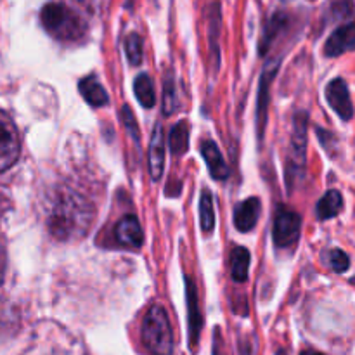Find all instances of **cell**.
Returning a JSON list of instances; mask_svg holds the SVG:
<instances>
[{
	"instance_id": "obj_1",
	"label": "cell",
	"mask_w": 355,
	"mask_h": 355,
	"mask_svg": "<svg viewBox=\"0 0 355 355\" xmlns=\"http://www.w3.org/2000/svg\"><path fill=\"white\" fill-rule=\"evenodd\" d=\"M45 31L55 40L76 42L85 35V23L78 12L61 2H49L40 12Z\"/></svg>"
},
{
	"instance_id": "obj_2",
	"label": "cell",
	"mask_w": 355,
	"mask_h": 355,
	"mask_svg": "<svg viewBox=\"0 0 355 355\" xmlns=\"http://www.w3.org/2000/svg\"><path fill=\"white\" fill-rule=\"evenodd\" d=\"M142 342L153 355H172L173 333L168 314L162 305H153L142 321Z\"/></svg>"
},
{
	"instance_id": "obj_3",
	"label": "cell",
	"mask_w": 355,
	"mask_h": 355,
	"mask_svg": "<svg viewBox=\"0 0 355 355\" xmlns=\"http://www.w3.org/2000/svg\"><path fill=\"white\" fill-rule=\"evenodd\" d=\"M21 153L19 134L9 114L0 110V173L17 162Z\"/></svg>"
},
{
	"instance_id": "obj_4",
	"label": "cell",
	"mask_w": 355,
	"mask_h": 355,
	"mask_svg": "<svg viewBox=\"0 0 355 355\" xmlns=\"http://www.w3.org/2000/svg\"><path fill=\"white\" fill-rule=\"evenodd\" d=\"M302 229V217L297 211L281 208L276 215L274 222V243L277 246H291L300 238Z\"/></svg>"
},
{
	"instance_id": "obj_5",
	"label": "cell",
	"mask_w": 355,
	"mask_h": 355,
	"mask_svg": "<svg viewBox=\"0 0 355 355\" xmlns=\"http://www.w3.org/2000/svg\"><path fill=\"white\" fill-rule=\"evenodd\" d=\"M326 99L342 120L349 121L354 114V104L345 80L335 78L326 89Z\"/></svg>"
},
{
	"instance_id": "obj_6",
	"label": "cell",
	"mask_w": 355,
	"mask_h": 355,
	"mask_svg": "<svg viewBox=\"0 0 355 355\" xmlns=\"http://www.w3.org/2000/svg\"><path fill=\"white\" fill-rule=\"evenodd\" d=\"M80 218V211L76 214V201H68L64 200V203L61 207H58L54 217L51 220L52 232L59 238H68L69 232H73L76 229V220Z\"/></svg>"
},
{
	"instance_id": "obj_7",
	"label": "cell",
	"mask_w": 355,
	"mask_h": 355,
	"mask_svg": "<svg viewBox=\"0 0 355 355\" xmlns=\"http://www.w3.org/2000/svg\"><path fill=\"white\" fill-rule=\"evenodd\" d=\"M114 238L127 248H139L144 241L142 227L134 215H125L114 227Z\"/></svg>"
},
{
	"instance_id": "obj_8",
	"label": "cell",
	"mask_w": 355,
	"mask_h": 355,
	"mask_svg": "<svg viewBox=\"0 0 355 355\" xmlns=\"http://www.w3.org/2000/svg\"><path fill=\"white\" fill-rule=\"evenodd\" d=\"M163 163H165V142H163L162 125H156L149 144V173L153 180H159L163 175Z\"/></svg>"
},
{
	"instance_id": "obj_9",
	"label": "cell",
	"mask_w": 355,
	"mask_h": 355,
	"mask_svg": "<svg viewBox=\"0 0 355 355\" xmlns=\"http://www.w3.org/2000/svg\"><path fill=\"white\" fill-rule=\"evenodd\" d=\"M201 156L207 162L208 170H210L211 177L217 180H225L229 177V166L225 163L224 156H222L220 149L217 148L214 141H203L201 142Z\"/></svg>"
},
{
	"instance_id": "obj_10",
	"label": "cell",
	"mask_w": 355,
	"mask_h": 355,
	"mask_svg": "<svg viewBox=\"0 0 355 355\" xmlns=\"http://www.w3.org/2000/svg\"><path fill=\"white\" fill-rule=\"evenodd\" d=\"M260 215V200L257 198H248L246 201H241L234 211V225L238 231L250 232L255 229L257 220Z\"/></svg>"
},
{
	"instance_id": "obj_11",
	"label": "cell",
	"mask_w": 355,
	"mask_h": 355,
	"mask_svg": "<svg viewBox=\"0 0 355 355\" xmlns=\"http://www.w3.org/2000/svg\"><path fill=\"white\" fill-rule=\"evenodd\" d=\"M354 49V24L347 23L343 26H340L331 37L328 38L324 45L326 55H331V58H336V55L343 54V52H349Z\"/></svg>"
},
{
	"instance_id": "obj_12",
	"label": "cell",
	"mask_w": 355,
	"mask_h": 355,
	"mask_svg": "<svg viewBox=\"0 0 355 355\" xmlns=\"http://www.w3.org/2000/svg\"><path fill=\"white\" fill-rule=\"evenodd\" d=\"M186 290H187V311H189V335H191V345H196L198 336H200L201 324H203V319H201L200 309H198V295L196 288H194L193 281L189 277H186Z\"/></svg>"
},
{
	"instance_id": "obj_13",
	"label": "cell",
	"mask_w": 355,
	"mask_h": 355,
	"mask_svg": "<svg viewBox=\"0 0 355 355\" xmlns=\"http://www.w3.org/2000/svg\"><path fill=\"white\" fill-rule=\"evenodd\" d=\"M80 92H82L83 99L94 107H101V106H106L110 97H107V92L104 90V87L97 82L96 76H87L80 82L78 85Z\"/></svg>"
},
{
	"instance_id": "obj_14",
	"label": "cell",
	"mask_w": 355,
	"mask_h": 355,
	"mask_svg": "<svg viewBox=\"0 0 355 355\" xmlns=\"http://www.w3.org/2000/svg\"><path fill=\"white\" fill-rule=\"evenodd\" d=\"M250 252L243 246H236L231 253V276L236 283H245L248 279Z\"/></svg>"
},
{
	"instance_id": "obj_15",
	"label": "cell",
	"mask_w": 355,
	"mask_h": 355,
	"mask_svg": "<svg viewBox=\"0 0 355 355\" xmlns=\"http://www.w3.org/2000/svg\"><path fill=\"white\" fill-rule=\"evenodd\" d=\"M343 208V198L338 191H328L318 203V217L321 220L336 217Z\"/></svg>"
},
{
	"instance_id": "obj_16",
	"label": "cell",
	"mask_w": 355,
	"mask_h": 355,
	"mask_svg": "<svg viewBox=\"0 0 355 355\" xmlns=\"http://www.w3.org/2000/svg\"><path fill=\"white\" fill-rule=\"evenodd\" d=\"M134 92L137 96V101L144 107H153L156 104V92L155 83L148 75H139L134 82Z\"/></svg>"
},
{
	"instance_id": "obj_17",
	"label": "cell",
	"mask_w": 355,
	"mask_h": 355,
	"mask_svg": "<svg viewBox=\"0 0 355 355\" xmlns=\"http://www.w3.org/2000/svg\"><path fill=\"white\" fill-rule=\"evenodd\" d=\"M200 222L201 229L207 234H210L215 229V210H214V198L210 191H203L200 198Z\"/></svg>"
},
{
	"instance_id": "obj_18",
	"label": "cell",
	"mask_w": 355,
	"mask_h": 355,
	"mask_svg": "<svg viewBox=\"0 0 355 355\" xmlns=\"http://www.w3.org/2000/svg\"><path fill=\"white\" fill-rule=\"evenodd\" d=\"M277 64L267 66L266 71L262 75V85H260L259 92V114H260V127L263 128L266 125V113H267V103H269V83L272 80V76L276 75Z\"/></svg>"
},
{
	"instance_id": "obj_19",
	"label": "cell",
	"mask_w": 355,
	"mask_h": 355,
	"mask_svg": "<svg viewBox=\"0 0 355 355\" xmlns=\"http://www.w3.org/2000/svg\"><path fill=\"white\" fill-rule=\"evenodd\" d=\"M187 146H189V127H187L186 121H180L175 127L172 128V134H170V149H172L173 155H184L187 151Z\"/></svg>"
},
{
	"instance_id": "obj_20",
	"label": "cell",
	"mask_w": 355,
	"mask_h": 355,
	"mask_svg": "<svg viewBox=\"0 0 355 355\" xmlns=\"http://www.w3.org/2000/svg\"><path fill=\"white\" fill-rule=\"evenodd\" d=\"M125 52L130 64L137 66L142 62V40L137 33H130L125 40Z\"/></svg>"
},
{
	"instance_id": "obj_21",
	"label": "cell",
	"mask_w": 355,
	"mask_h": 355,
	"mask_svg": "<svg viewBox=\"0 0 355 355\" xmlns=\"http://www.w3.org/2000/svg\"><path fill=\"white\" fill-rule=\"evenodd\" d=\"M329 263H331L335 272L343 274L349 270L350 259L345 252H342V250H331V252H329Z\"/></svg>"
},
{
	"instance_id": "obj_22",
	"label": "cell",
	"mask_w": 355,
	"mask_h": 355,
	"mask_svg": "<svg viewBox=\"0 0 355 355\" xmlns=\"http://www.w3.org/2000/svg\"><path fill=\"white\" fill-rule=\"evenodd\" d=\"M163 107H165V114H170L175 107V87H173L172 80H168L165 85V97H163Z\"/></svg>"
},
{
	"instance_id": "obj_23",
	"label": "cell",
	"mask_w": 355,
	"mask_h": 355,
	"mask_svg": "<svg viewBox=\"0 0 355 355\" xmlns=\"http://www.w3.org/2000/svg\"><path fill=\"white\" fill-rule=\"evenodd\" d=\"M3 272H6V255H3V250L0 246V283L3 279Z\"/></svg>"
},
{
	"instance_id": "obj_24",
	"label": "cell",
	"mask_w": 355,
	"mask_h": 355,
	"mask_svg": "<svg viewBox=\"0 0 355 355\" xmlns=\"http://www.w3.org/2000/svg\"><path fill=\"white\" fill-rule=\"evenodd\" d=\"M300 355H324V354L318 352V350H305V352H302Z\"/></svg>"
}]
</instances>
